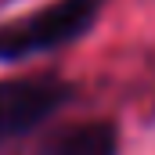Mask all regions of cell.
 Listing matches in <instances>:
<instances>
[{
    "label": "cell",
    "mask_w": 155,
    "mask_h": 155,
    "mask_svg": "<svg viewBox=\"0 0 155 155\" xmlns=\"http://www.w3.org/2000/svg\"><path fill=\"white\" fill-rule=\"evenodd\" d=\"M105 0H54L25 18L4 22L0 25V61H18L33 58L43 51L65 47L79 40L97 18Z\"/></svg>",
    "instance_id": "cell-1"
},
{
    "label": "cell",
    "mask_w": 155,
    "mask_h": 155,
    "mask_svg": "<svg viewBox=\"0 0 155 155\" xmlns=\"http://www.w3.org/2000/svg\"><path fill=\"white\" fill-rule=\"evenodd\" d=\"M72 90L54 76H15L0 79V141L33 134L54 116Z\"/></svg>",
    "instance_id": "cell-2"
},
{
    "label": "cell",
    "mask_w": 155,
    "mask_h": 155,
    "mask_svg": "<svg viewBox=\"0 0 155 155\" xmlns=\"http://www.w3.org/2000/svg\"><path fill=\"white\" fill-rule=\"evenodd\" d=\"M119 137L112 123H83L76 130L61 134L47 155H116Z\"/></svg>",
    "instance_id": "cell-3"
}]
</instances>
